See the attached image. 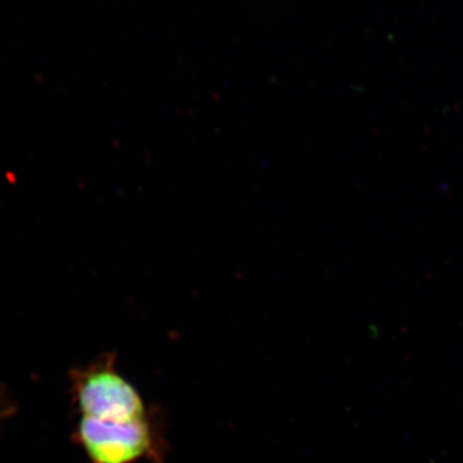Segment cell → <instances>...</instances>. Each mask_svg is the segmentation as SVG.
Returning <instances> with one entry per match:
<instances>
[{
  "mask_svg": "<svg viewBox=\"0 0 463 463\" xmlns=\"http://www.w3.org/2000/svg\"><path fill=\"white\" fill-rule=\"evenodd\" d=\"M72 397L84 419L134 422L149 419L138 390L116 368L114 355L105 356L72 373Z\"/></svg>",
  "mask_w": 463,
  "mask_h": 463,
  "instance_id": "cell-1",
  "label": "cell"
},
{
  "mask_svg": "<svg viewBox=\"0 0 463 463\" xmlns=\"http://www.w3.org/2000/svg\"><path fill=\"white\" fill-rule=\"evenodd\" d=\"M75 439L91 463L160 462V437L149 419L103 422L81 417Z\"/></svg>",
  "mask_w": 463,
  "mask_h": 463,
  "instance_id": "cell-2",
  "label": "cell"
},
{
  "mask_svg": "<svg viewBox=\"0 0 463 463\" xmlns=\"http://www.w3.org/2000/svg\"><path fill=\"white\" fill-rule=\"evenodd\" d=\"M9 412V407L2 398H0V419Z\"/></svg>",
  "mask_w": 463,
  "mask_h": 463,
  "instance_id": "cell-3",
  "label": "cell"
}]
</instances>
